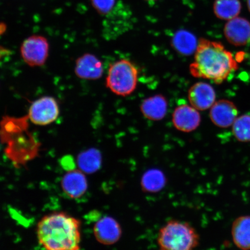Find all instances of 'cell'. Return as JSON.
Wrapping results in <instances>:
<instances>
[{"label":"cell","mask_w":250,"mask_h":250,"mask_svg":"<svg viewBox=\"0 0 250 250\" xmlns=\"http://www.w3.org/2000/svg\"><path fill=\"white\" fill-rule=\"evenodd\" d=\"M237 68L238 64L232 54L221 43L201 39L195 52L194 61L190 64L189 71L193 77L220 84Z\"/></svg>","instance_id":"1"},{"label":"cell","mask_w":250,"mask_h":250,"mask_svg":"<svg viewBox=\"0 0 250 250\" xmlns=\"http://www.w3.org/2000/svg\"><path fill=\"white\" fill-rule=\"evenodd\" d=\"M37 237L46 250H79L80 222L63 212L47 215L37 226Z\"/></svg>","instance_id":"2"},{"label":"cell","mask_w":250,"mask_h":250,"mask_svg":"<svg viewBox=\"0 0 250 250\" xmlns=\"http://www.w3.org/2000/svg\"><path fill=\"white\" fill-rule=\"evenodd\" d=\"M199 235L191 225L171 220L159 231L158 245L161 250H190L198 247Z\"/></svg>","instance_id":"3"},{"label":"cell","mask_w":250,"mask_h":250,"mask_svg":"<svg viewBox=\"0 0 250 250\" xmlns=\"http://www.w3.org/2000/svg\"><path fill=\"white\" fill-rule=\"evenodd\" d=\"M139 70L132 62L122 59L109 67L106 86L115 95L126 96L136 89Z\"/></svg>","instance_id":"4"},{"label":"cell","mask_w":250,"mask_h":250,"mask_svg":"<svg viewBox=\"0 0 250 250\" xmlns=\"http://www.w3.org/2000/svg\"><path fill=\"white\" fill-rule=\"evenodd\" d=\"M49 50V43L45 37L33 35L24 41L21 46V54L27 64L39 67L45 63Z\"/></svg>","instance_id":"5"},{"label":"cell","mask_w":250,"mask_h":250,"mask_svg":"<svg viewBox=\"0 0 250 250\" xmlns=\"http://www.w3.org/2000/svg\"><path fill=\"white\" fill-rule=\"evenodd\" d=\"M59 106L52 97H42L31 105L27 115L31 123L40 126H45L55 122L59 117Z\"/></svg>","instance_id":"6"},{"label":"cell","mask_w":250,"mask_h":250,"mask_svg":"<svg viewBox=\"0 0 250 250\" xmlns=\"http://www.w3.org/2000/svg\"><path fill=\"white\" fill-rule=\"evenodd\" d=\"M172 121L174 126L178 130L189 133L199 126L201 117L198 109L192 105L182 104L175 108Z\"/></svg>","instance_id":"7"},{"label":"cell","mask_w":250,"mask_h":250,"mask_svg":"<svg viewBox=\"0 0 250 250\" xmlns=\"http://www.w3.org/2000/svg\"><path fill=\"white\" fill-rule=\"evenodd\" d=\"M93 233L99 243L104 245H112L120 239L122 228L114 218L105 216L100 219L95 224Z\"/></svg>","instance_id":"8"},{"label":"cell","mask_w":250,"mask_h":250,"mask_svg":"<svg viewBox=\"0 0 250 250\" xmlns=\"http://www.w3.org/2000/svg\"><path fill=\"white\" fill-rule=\"evenodd\" d=\"M188 98L193 107L198 111H204L210 108L214 104L216 95L210 84L199 82L190 87Z\"/></svg>","instance_id":"9"},{"label":"cell","mask_w":250,"mask_h":250,"mask_svg":"<svg viewBox=\"0 0 250 250\" xmlns=\"http://www.w3.org/2000/svg\"><path fill=\"white\" fill-rule=\"evenodd\" d=\"M224 31L228 42L234 46L246 45L250 42V22L245 18L236 17L229 20Z\"/></svg>","instance_id":"10"},{"label":"cell","mask_w":250,"mask_h":250,"mask_svg":"<svg viewBox=\"0 0 250 250\" xmlns=\"http://www.w3.org/2000/svg\"><path fill=\"white\" fill-rule=\"evenodd\" d=\"M238 115V110L232 102L220 100L215 102L210 111V118L215 125L221 128L232 126Z\"/></svg>","instance_id":"11"},{"label":"cell","mask_w":250,"mask_h":250,"mask_svg":"<svg viewBox=\"0 0 250 250\" xmlns=\"http://www.w3.org/2000/svg\"><path fill=\"white\" fill-rule=\"evenodd\" d=\"M74 71L81 79L98 80L103 74L102 62L95 55L85 54L77 59Z\"/></svg>","instance_id":"12"},{"label":"cell","mask_w":250,"mask_h":250,"mask_svg":"<svg viewBox=\"0 0 250 250\" xmlns=\"http://www.w3.org/2000/svg\"><path fill=\"white\" fill-rule=\"evenodd\" d=\"M61 186L65 194L71 198H80L87 189L86 178L81 170H70L62 177Z\"/></svg>","instance_id":"13"},{"label":"cell","mask_w":250,"mask_h":250,"mask_svg":"<svg viewBox=\"0 0 250 250\" xmlns=\"http://www.w3.org/2000/svg\"><path fill=\"white\" fill-rule=\"evenodd\" d=\"M140 110L144 117L150 121L163 120L167 112V102L162 95H155L146 98L140 105Z\"/></svg>","instance_id":"14"},{"label":"cell","mask_w":250,"mask_h":250,"mask_svg":"<svg viewBox=\"0 0 250 250\" xmlns=\"http://www.w3.org/2000/svg\"><path fill=\"white\" fill-rule=\"evenodd\" d=\"M232 236L234 245L243 250H250V216L237 218L232 226Z\"/></svg>","instance_id":"15"},{"label":"cell","mask_w":250,"mask_h":250,"mask_svg":"<svg viewBox=\"0 0 250 250\" xmlns=\"http://www.w3.org/2000/svg\"><path fill=\"white\" fill-rule=\"evenodd\" d=\"M198 44L196 37L186 30L177 31L171 40L172 46L183 56L192 55L195 52Z\"/></svg>","instance_id":"16"},{"label":"cell","mask_w":250,"mask_h":250,"mask_svg":"<svg viewBox=\"0 0 250 250\" xmlns=\"http://www.w3.org/2000/svg\"><path fill=\"white\" fill-rule=\"evenodd\" d=\"M242 10L239 0H215L214 13L221 20L229 21L236 18Z\"/></svg>","instance_id":"17"},{"label":"cell","mask_w":250,"mask_h":250,"mask_svg":"<svg viewBox=\"0 0 250 250\" xmlns=\"http://www.w3.org/2000/svg\"><path fill=\"white\" fill-rule=\"evenodd\" d=\"M77 164L83 173L92 174L98 171L102 165V155L98 149L91 148L78 155Z\"/></svg>","instance_id":"18"},{"label":"cell","mask_w":250,"mask_h":250,"mask_svg":"<svg viewBox=\"0 0 250 250\" xmlns=\"http://www.w3.org/2000/svg\"><path fill=\"white\" fill-rule=\"evenodd\" d=\"M141 184L145 191L157 192L165 187L166 178L161 171L152 169L143 175Z\"/></svg>","instance_id":"19"},{"label":"cell","mask_w":250,"mask_h":250,"mask_svg":"<svg viewBox=\"0 0 250 250\" xmlns=\"http://www.w3.org/2000/svg\"><path fill=\"white\" fill-rule=\"evenodd\" d=\"M232 133L240 142H250V115L237 117L232 125Z\"/></svg>","instance_id":"20"},{"label":"cell","mask_w":250,"mask_h":250,"mask_svg":"<svg viewBox=\"0 0 250 250\" xmlns=\"http://www.w3.org/2000/svg\"><path fill=\"white\" fill-rule=\"evenodd\" d=\"M93 7L103 17H109L116 12L124 3L121 0H90Z\"/></svg>","instance_id":"21"},{"label":"cell","mask_w":250,"mask_h":250,"mask_svg":"<svg viewBox=\"0 0 250 250\" xmlns=\"http://www.w3.org/2000/svg\"><path fill=\"white\" fill-rule=\"evenodd\" d=\"M11 51L9 49L4 48V47L0 46V61L5 56L10 55Z\"/></svg>","instance_id":"22"},{"label":"cell","mask_w":250,"mask_h":250,"mask_svg":"<svg viewBox=\"0 0 250 250\" xmlns=\"http://www.w3.org/2000/svg\"><path fill=\"white\" fill-rule=\"evenodd\" d=\"M145 1L148 2V3H155L156 2H158V1H160V0H145Z\"/></svg>","instance_id":"23"},{"label":"cell","mask_w":250,"mask_h":250,"mask_svg":"<svg viewBox=\"0 0 250 250\" xmlns=\"http://www.w3.org/2000/svg\"><path fill=\"white\" fill-rule=\"evenodd\" d=\"M248 6L249 10L250 12V0H248Z\"/></svg>","instance_id":"24"}]
</instances>
